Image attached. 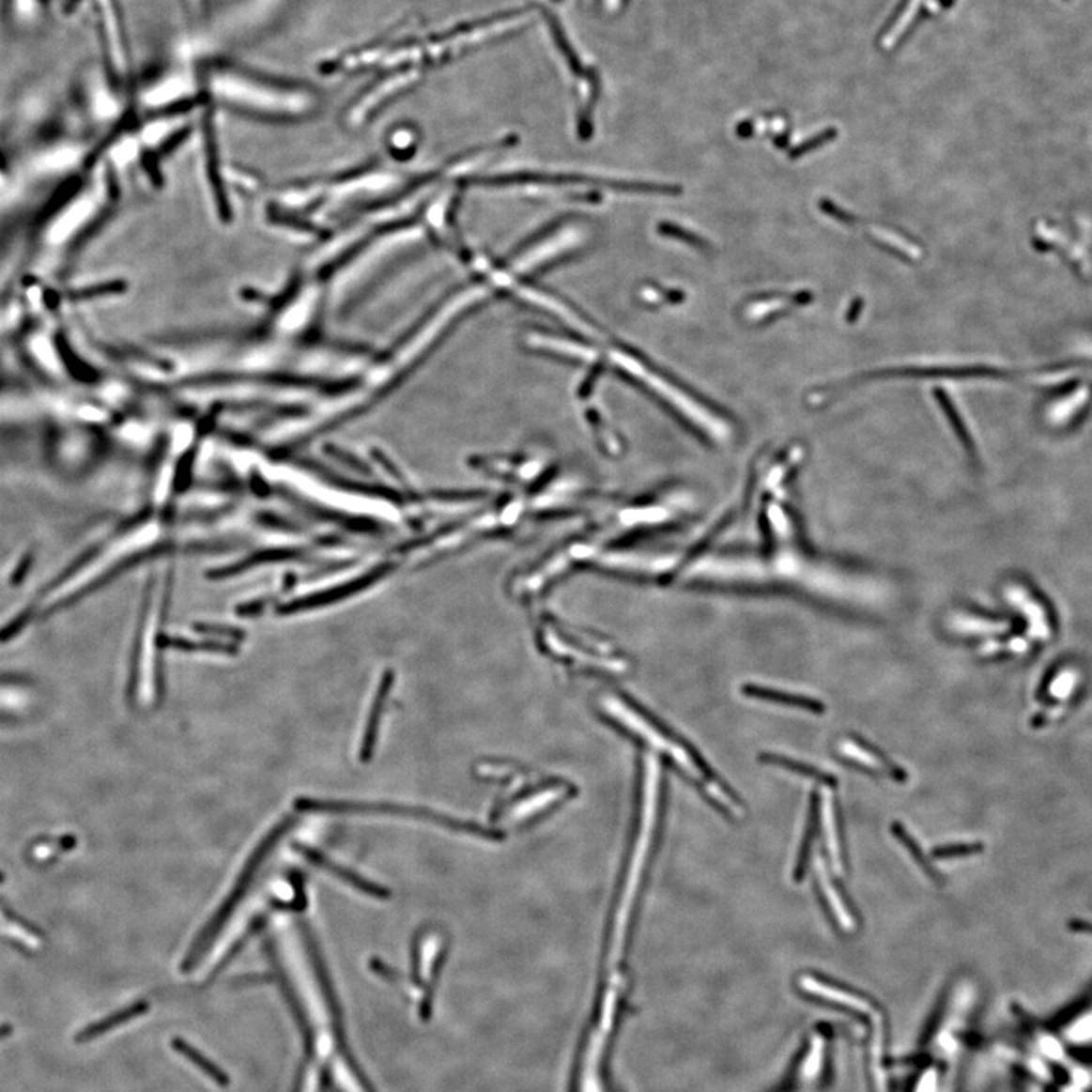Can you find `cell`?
I'll use <instances>...</instances> for the list:
<instances>
[{
	"mask_svg": "<svg viewBox=\"0 0 1092 1092\" xmlns=\"http://www.w3.org/2000/svg\"><path fill=\"white\" fill-rule=\"evenodd\" d=\"M977 1007V991L973 982L961 980L944 990L927 1025L926 1035L911 1067H906L904 1092H953L959 1064L966 1045Z\"/></svg>",
	"mask_w": 1092,
	"mask_h": 1092,
	"instance_id": "cell-1",
	"label": "cell"
},
{
	"mask_svg": "<svg viewBox=\"0 0 1092 1092\" xmlns=\"http://www.w3.org/2000/svg\"><path fill=\"white\" fill-rule=\"evenodd\" d=\"M797 990L810 1002L820 1003L850 1018V1022L859 1029L857 1038L864 1052L868 1091L894 1092L896 1064L892 1062L889 1027L884 1007L869 995L818 973L798 976Z\"/></svg>",
	"mask_w": 1092,
	"mask_h": 1092,
	"instance_id": "cell-2",
	"label": "cell"
},
{
	"mask_svg": "<svg viewBox=\"0 0 1092 1092\" xmlns=\"http://www.w3.org/2000/svg\"><path fill=\"white\" fill-rule=\"evenodd\" d=\"M837 1035L817 1024L803 1035L785 1074L768 1092H832L837 1077Z\"/></svg>",
	"mask_w": 1092,
	"mask_h": 1092,
	"instance_id": "cell-3",
	"label": "cell"
},
{
	"mask_svg": "<svg viewBox=\"0 0 1092 1092\" xmlns=\"http://www.w3.org/2000/svg\"><path fill=\"white\" fill-rule=\"evenodd\" d=\"M214 93L226 102L268 117L292 118L307 113L313 100L304 91L234 75H217Z\"/></svg>",
	"mask_w": 1092,
	"mask_h": 1092,
	"instance_id": "cell-4",
	"label": "cell"
},
{
	"mask_svg": "<svg viewBox=\"0 0 1092 1092\" xmlns=\"http://www.w3.org/2000/svg\"><path fill=\"white\" fill-rule=\"evenodd\" d=\"M295 823L296 818L285 817V820L281 821V823H278V824H276L275 827H273L272 830H270V832H269L268 835L263 838V840H261L260 844H258V847L254 850V853L251 854V856H249L245 867H243V869H241L240 876H238V879L236 880L233 891L229 892L228 896H226V899L223 900V903L217 907V911L214 912V915L209 918V921L206 924V926L202 927V931H199V935H197V938L194 939V943L192 944L189 951H187L186 958H184V962H182L181 965V970L184 971V973L192 970V968H193V966L196 965L199 961H201L202 956L206 955V951L208 950L209 946L214 943V939H216L217 935L221 933L222 929L225 927L229 916L233 915L234 911H236V907L240 904L241 900H243V897L246 896V892H248L249 886H251V884H253V880L255 879L256 871L260 869L261 864H263L266 857H268L269 854L273 852V848H275L276 844H278V842L283 839V837H285V833H287L290 828H293Z\"/></svg>",
	"mask_w": 1092,
	"mask_h": 1092,
	"instance_id": "cell-5",
	"label": "cell"
},
{
	"mask_svg": "<svg viewBox=\"0 0 1092 1092\" xmlns=\"http://www.w3.org/2000/svg\"><path fill=\"white\" fill-rule=\"evenodd\" d=\"M839 756L847 761L848 765L859 768L860 771L871 774V776H879V777L887 776L899 783H904L907 780V773L901 766L897 765L896 761L887 758L886 754L880 751L876 746H872L867 739L860 738L856 734H850L847 739L839 742Z\"/></svg>",
	"mask_w": 1092,
	"mask_h": 1092,
	"instance_id": "cell-6",
	"label": "cell"
},
{
	"mask_svg": "<svg viewBox=\"0 0 1092 1092\" xmlns=\"http://www.w3.org/2000/svg\"><path fill=\"white\" fill-rule=\"evenodd\" d=\"M817 869L818 896H820L821 904L827 911L828 918L832 919V924L844 929L845 931H856L857 926H859L856 909L853 906L852 900L847 896L844 887L839 884V880L827 871L823 860L818 862Z\"/></svg>",
	"mask_w": 1092,
	"mask_h": 1092,
	"instance_id": "cell-7",
	"label": "cell"
},
{
	"mask_svg": "<svg viewBox=\"0 0 1092 1092\" xmlns=\"http://www.w3.org/2000/svg\"><path fill=\"white\" fill-rule=\"evenodd\" d=\"M1054 1034L1073 1052L1092 1050V991L1057 1023Z\"/></svg>",
	"mask_w": 1092,
	"mask_h": 1092,
	"instance_id": "cell-8",
	"label": "cell"
},
{
	"mask_svg": "<svg viewBox=\"0 0 1092 1092\" xmlns=\"http://www.w3.org/2000/svg\"><path fill=\"white\" fill-rule=\"evenodd\" d=\"M295 850L300 854H302L305 859L310 860L313 865L319 867L324 871L330 872V874L337 877V879L344 880L345 884H351L357 891L363 892V894L378 900H386L387 897H391V891H387L386 887L379 886V884H374L371 880L359 876L357 872L351 871V869H347V868L342 867V865L335 864L334 860L325 856L324 853L319 852V850H315V848L300 844H295Z\"/></svg>",
	"mask_w": 1092,
	"mask_h": 1092,
	"instance_id": "cell-9",
	"label": "cell"
},
{
	"mask_svg": "<svg viewBox=\"0 0 1092 1092\" xmlns=\"http://www.w3.org/2000/svg\"><path fill=\"white\" fill-rule=\"evenodd\" d=\"M823 824H824L825 847L828 857L838 872L848 871L847 852H845L844 827L840 817L839 805L833 797L825 798L823 808Z\"/></svg>",
	"mask_w": 1092,
	"mask_h": 1092,
	"instance_id": "cell-10",
	"label": "cell"
},
{
	"mask_svg": "<svg viewBox=\"0 0 1092 1092\" xmlns=\"http://www.w3.org/2000/svg\"><path fill=\"white\" fill-rule=\"evenodd\" d=\"M742 694L748 697V699L773 702V704L792 707V709L806 710V712H810V714L821 715L824 714L825 710H827V707L820 700L810 699V697H805V695L788 694L785 690L759 686V684H744L742 686Z\"/></svg>",
	"mask_w": 1092,
	"mask_h": 1092,
	"instance_id": "cell-11",
	"label": "cell"
},
{
	"mask_svg": "<svg viewBox=\"0 0 1092 1092\" xmlns=\"http://www.w3.org/2000/svg\"><path fill=\"white\" fill-rule=\"evenodd\" d=\"M821 818V800L817 792L812 793L810 797V806H808L807 821H806L805 832L801 838L800 850H798L797 862L793 868V882L800 884L801 880L805 879L806 872H807L808 862H810V853H812L813 842L817 838L818 827H820Z\"/></svg>",
	"mask_w": 1092,
	"mask_h": 1092,
	"instance_id": "cell-12",
	"label": "cell"
},
{
	"mask_svg": "<svg viewBox=\"0 0 1092 1092\" xmlns=\"http://www.w3.org/2000/svg\"><path fill=\"white\" fill-rule=\"evenodd\" d=\"M759 761L761 763H765V765L777 766V768L785 769L788 773L797 774L800 777L815 781L817 785L825 786L828 789L837 788L838 783H839L833 774H828L823 771V769L807 765L805 761L786 758V756H781V754L761 753L759 754Z\"/></svg>",
	"mask_w": 1092,
	"mask_h": 1092,
	"instance_id": "cell-13",
	"label": "cell"
},
{
	"mask_svg": "<svg viewBox=\"0 0 1092 1092\" xmlns=\"http://www.w3.org/2000/svg\"><path fill=\"white\" fill-rule=\"evenodd\" d=\"M392 683H393V675L392 672H387L381 680L378 692L375 695L374 704H372L371 714L367 719L366 731L363 734V741L360 746V761H367L374 754L375 744H377V736H378L379 721H381V715H383L384 702H386L387 695L391 692Z\"/></svg>",
	"mask_w": 1092,
	"mask_h": 1092,
	"instance_id": "cell-14",
	"label": "cell"
},
{
	"mask_svg": "<svg viewBox=\"0 0 1092 1092\" xmlns=\"http://www.w3.org/2000/svg\"><path fill=\"white\" fill-rule=\"evenodd\" d=\"M147 1012H149V1003L145 1002V1000H142V1002L134 1003V1005L128 1006V1007H125V1009L117 1010V1012L110 1015V1017L103 1018V1020H100V1022L93 1023V1024L87 1025V1027H84V1029L81 1030L78 1035H76L75 1041L79 1042V1044H83V1042L96 1039V1038L108 1034V1032L115 1029V1027L125 1024V1023L131 1022V1020H134V1018L142 1017V1015L147 1014Z\"/></svg>",
	"mask_w": 1092,
	"mask_h": 1092,
	"instance_id": "cell-15",
	"label": "cell"
},
{
	"mask_svg": "<svg viewBox=\"0 0 1092 1092\" xmlns=\"http://www.w3.org/2000/svg\"><path fill=\"white\" fill-rule=\"evenodd\" d=\"M375 577H379V572H374L371 576L361 577L359 580L351 581L349 584H342L339 588H332L330 591L322 592V593H317L315 596H308L305 600L295 601V603L288 606L287 610H304V608H315V606H325V604L345 600V598L351 596L355 592L366 589L375 580Z\"/></svg>",
	"mask_w": 1092,
	"mask_h": 1092,
	"instance_id": "cell-16",
	"label": "cell"
},
{
	"mask_svg": "<svg viewBox=\"0 0 1092 1092\" xmlns=\"http://www.w3.org/2000/svg\"><path fill=\"white\" fill-rule=\"evenodd\" d=\"M891 832L892 835L896 837V839L899 840L900 844L906 848V852L911 854L914 862H915V864L918 865L919 869L924 872V876H926L927 879L931 880L933 884H943L944 877L941 876V872H939L938 869H936V868L931 864V860H929V857L924 854V852L921 850V847H919L915 838L912 837L911 833L907 832L906 828L903 827V824H901V823H892Z\"/></svg>",
	"mask_w": 1092,
	"mask_h": 1092,
	"instance_id": "cell-17",
	"label": "cell"
},
{
	"mask_svg": "<svg viewBox=\"0 0 1092 1092\" xmlns=\"http://www.w3.org/2000/svg\"><path fill=\"white\" fill-rule=\"evenodd\" d=\"M172 1047L177 1050V1054L187 1057L192 1064L196 1065L197 1069H201L202 1073H206L214 1084H219V1086H228L229 1077L217 1065L207 1059L201 1052H197L194 1047H192L189 1042L184 1041L181 1038H175L172 1041Z\"/></svg>",
	"mask_w": 1092,
	"mask_h": 1092,
	"instance_id": "cell-18",
	"label": "cell"
},
{
	"mask_svg": "<svg viewBox=\"0 0 1092 1092\" xmlns=\"http://www.w3.org/2000/svg\"><path fill=\"white\" fill-rule=\"evenodd\" d=\"M0 931L5 936L14 939L17 943L23 944V946L32 948V950H37V948L41 946V939H39L38 935H36L34 931H29L26 927L20 926L17 921L7 916V914L2 909H0Z\"/></svg>",
	"mask_w": 1092,
	"mask_h": 1092,
	"instance_id": "cell-19",
	"label": "cell"
},
{
	"mask_svg": "<svg viewBox=\"0 0 1092 1092\" xmlns=\"http://www.w3.org/2000/svg\"><path fill=\"white\" fill-rule=\"evenodd\" d=\"M31 695L24 687L0 683V712H17L29 706Z\"/></svg>",
	"mask_w": 1092,
	"mask_h": 1092,
	"instance_id": "cell-20",
	"label": "cell"
},
{
	"mask_svg": "<svg viewBox=\"0 0 1092 1092\" xmlns=\"http://www.w3.org/2000/svg\"><path fill=\"white\" fill-rule=\"evenodd\" d=\"M985 845L982 842H956V844L941 845L933 848L931 856L936 860L959 859V857L975 856L983 852Z\"/></svg>",
	"mask_w": 1092,
	"mask_h": 1092,
	"instance_id": "cell-21",
	"label": "cell"
},
{
	"mask_svg": "<svg viewBox=\"0 0 1092 1092\" xmlns=\"http://www.w3.org/2000/svg\"><path fill=\"white\" fill-rule=\"evenodd\" d=\"M265 924H266L265 916H263V915L256 916V918L254 919L253 923L249 924L248 929H246L245 933H243V936H240V938L237 939L236 944H234V946H231V948H229V951H228V953H226L225 958L222 959V962L216 966V970H214V975H217V973H219V970H222V968H225V966L228 965V963L231 962V961H233L234 956H236L237 953H238V951H240L241 948H243V946H246V943H248L249 939L253 938L254 935H256V933H258V931H260L261 929H263V927H265Z\"/></svg>",
	"mask_w": 1092,
	"mask_h": 1092,
	"instance_id": "cell-22",
	"label": "cell"
},
{
	"mask_svg": "<svg viewBox=\"0 0 1092 1092\" xmlns=\"http://www.w3.org/2000/svg\"><path fill=\"white\" fill-rule=\"evenodd\" d=\"M835 135H837L835 134V131H827V132H823V134L817 135V137L810 138V140L803 143V145H800V146L791 150V152H789V157L792 158V160H795V158L801 157V155L807 154V152H810V150L817 149V147L821 146L823 143L830 142L832 138H835Z\"/></svg>",
	"mask_w": 1092,
	"mask_h": 1092,
	"instance_id": "cell-23",
	"label": "cell"
},
{
	"mask_svg": "<svg viewBox=\"0 0 1092 1092\" xmlns=\"http://www.w3.org/2000/svg\"><path fill=\"white\" fill-rule=\"evenodd\" d=\"M61 847H63V844L38 845V847L34 848V857H37L38 860L48 859L54 853L58 852Z\"/></svg>",
	"mask_w": 1092,
	"mask_h": 1092,
	"instance_id": "cell-24",
	"label": "cell"
},
{
	"mask_svg": "<svg viewBox=\"0 0 1092 1092\" xmlns=\"http://www.w3.org/2000/svg\"><path fill=\"white\" fill-rule=\"evenodd\" d=\"M864 308V300H856L850 305V310L847 312V322H856L859 317L860 310Z\"/></svg>",
	"mask_w": 1092,
	"mask_h": 1092,
	"instance_id": "cell-25",
	"label": "cell"
},
{
	"mask_svg": "<svg viewBox=\"0 0 1092 1092\" xmlns=\"http://www.w3.org/2000/svg\"><path fill=\"white\" fill-rule=\"evenodd\" d=\"M266 980H270V978L266 977V976H245V977L237 978L236 983L246 985V983L266 982Z\"/></svg>",
	"mask_w": 1092,
	"mask_h": 1092,
	"instance_id": "cell-26",
	"label": "cell"
},
{
	"mask_svg": "<svg viewBox=\"0 0 1092 1092\" xmlns=\"http://www.w3.org/2000/svg\"><path fill=\"white\" fill-rule=\"evenodd\" d=\"M11 4L12 0H0V14H2L4 19L8 17L9 11H11Z\"/></svg>",
	"mask_w": 1092,
	"mask_h": 1092,
	"instance_id": "cell-27",
	"label": "cell"
},
{
	"mask_svg": "<svg viewBox=\"0 0 1092 1092\" xmlns=\"http://www.w3.org/2000/svg\"><path fill=\"white\" fill-rule=\"evenodd\" d=\"M12 1030L14 1029H12L11 1024H0V1039H5L12 1035Z\"/></svg>",
	"mask_w": 1092,
	"mask_h": 1092,
	"instance_id": "cell-28",
	"label": "cell"
}]
</instances>
